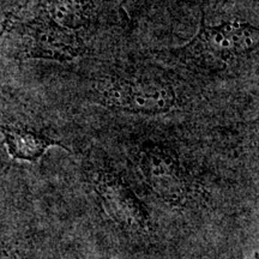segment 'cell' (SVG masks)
I'll list each match as a JSON object with an SVG mask.
<instances>
[{"label": "cell", "mask_w": 259, "mask_h": 259, "mask_svg": "<svg viewBox=\"0 0 259 259\" xmlns=\"http://www.w3.org/2000/svg\"><path fill=\"white\" fill-rule=\"evenodd\" d=\"M258 41L259 31L254 25L240 21L208 25L203 15L196 36L178 50L177 56L204 67L218 69L257 50Z\"/></svg>", "instance_id": "6da1fadb"}, {"label": "cell", "mask_w": 259, "mask_h": 259, "mask_svg": "<svg viewBox=\"0 0 259 259\" xmlns=\"http://www.w3.org/2000/svg\"><path fill=\"white\" fill-rule=\"evenodd\" d=\"M248 259H258V253H254L251 258H248Z\"/></svg>", "instance_id": "9c48e42d"}, {"label": "cell", "mask_w": 259, "mask_h": 259, "mask_svg": "<svg viewBox=\"0 0 259 259\" xmlns=\"http://www.w3.org/2000/svg\"><path fill=\"white\" fill-rule=\"evenodd\" d=\"M95 189L103 209L119 227L139 234L150 231L147 209L119 174L112 170L100 171Z\"/></svg>", "instance_id": "277c9868"}, {"label": "cell", "mask_w": 259, "mask_h": 259, "mask_svg": "<svg viewBox=\"0 0 259 259\" xmlns=\"http://www.w3.org/2000/svg\"><path fill=\"white\" fill-rule=\"evenodd\" d=\"M92 101L115 112L158 115L176 108L178 94L171 84L160 79L111 78L95 85Z\"/></svg>", "instance_id": "7a4b0ae2"}, {"label": "cell", "mask_w": 259, "mask_h": 259, "mask_svg": "<svg viewBox=\"0 0 259 259\" xmlns=\"http://www.w3.org/2000/svg\"><path fill=\"white\" fill-rule=\"evenodd\" d=\"M46 259H63V257H61V254L59 253V252H58L57 250H54V251H51L50 253L47 254Z\"/></svg>", "instance_id": "ba28073f"}, {"label": "cell", "mask_w": 259, "mask_h": 259, "mask_svg": "<svg viewBox=\"0 0 259 259\" xmlns=\"http://www.w3.org/2000/svg\"><path fill=\"white\" fill-rule=\"evenodd\" d=\"M139 168L148 186L160 198L178 204L189 194V181L179 162L168 150L160 147L148 148L139 158Z\"/></svg>", "instance_id": "5b68a950"}, {"label": "cell", "mask_w": 259, "mask_h": 259, "mask_svg": "<svg viewBox=\"0 0 259 259\" xmlns=\"http://www.w3.org/2000/svg\"><path fill=\"white\" fill-rule=\"evenodd\" d=\"M0 134L4 137L9 155L15 161L35 163L40 161L52 147H60L69 150L60 141L25 125L0 124Z\"/></svg>", "instance_id": "8992f818"}, {"label": "cell", "mask_w": 259, "mask_h": 259, "mask_svg": "<svg viewBox=\"0 0 259 259\" xmlns=\"http://www.w3.org/2000/svg\"><path fill=\"white\" fill-rule=\"evenodd\" d=\"M38 10L57 24L73 31L89 23L88 6L84 0H40Z\"/></svg>", "instance_id": "52a82bcc"}, {"label": "cell", "mask_w": 259, "mask_h": 259, "mask_svg": "<svg viewBox=\"0 0 259 259\" xmlns=\"http://www.w3.org/2000/svg\"><path fill=\"white\" fill-rule=\"evenodd\" d=\"M6 29H17L28 38L25 58L67 61L82 56L85 50L76 32L57 24L40 10L34 18L25 22L17 16L8 15L4 23V30Z\"/></svg>", "instance_id": "3957f363"}]
</instances>
